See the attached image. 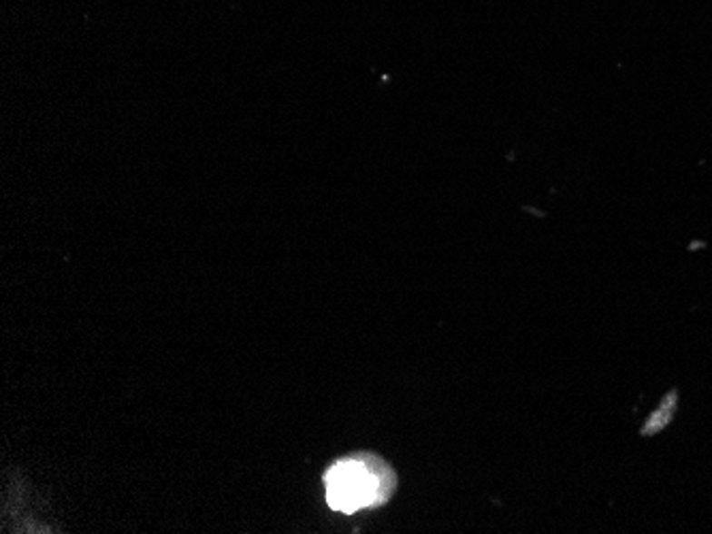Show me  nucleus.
<instances>
[{
    "label": "nucleus",
    "instance_id": "1",
    "mask_svg": "<svg viewBox=\"0 0 712 534\" xmlns=\"http://www.w3.org/2000/svg\"><path fill=\"white\" fill-rule=\"evenodd\" d=\"M324 486L331 509L354 513L389 502L395 494L397 475L376 453H354L331 466L324 475Z\"/></svg>",
    "mask_w": 712,
    "mask_h": 534
},
{
    "label": "nucleus",
    "instance_id": "2",
    "mask_svg": "<svg viewBox=\"0 0 712 534\" xmlns=\"http://www.w3.org/2000/svg\"><path fill=\"white\" fill-rule=\"evenodd\" d=\"M677 404H678V390L668 392V394L664 396V401L657 404V409L653 411V413H650L647 423L642 426V431H640L642 437H653V434L664 431L668 423L672 422L674 411H677Z\"/></svg>",
    "mask_w": 712,
    "mask_h": 534
}]
</instances>
